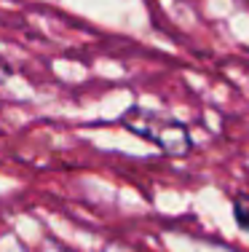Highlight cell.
I'll use <instances>...</instances> for the list:
<instances>
[{
    "label": "cell",
    "instance_id": "6da1fadb",
    "mask_svg": "<svg viewBox=\"0 0 249 252\" xmlns=\"http://www.w3.org/2000/svg\"><path fill=\"white\" fill-rule=\"evenodd\" d=\"M126 124L132 126L134 131L145 134L147 140L158 142L166 153H185L191 148V137H188L185 126H180L177 121H169V118H161L158 113H150V110H132L126 116Z\"/></svg>",
    "mask_w": 249,
    "mask_h": 252
},
{
    "label": "cell",
    "instance_id": "7a4b0ae2",
    "mask_svg": "<svg viewBox=\"0 0 249 252\" xmlns=\"http://www.w3.org/2000/svg\"><path fill=\"white\" fill-rule=\"evenodd\" d=\"M233 212H236V220H239V225L249 231V196H239V199H236Z\"/></svg>",
    "mask_w": 249,
    "mask_h": 252
}]
</instances>
